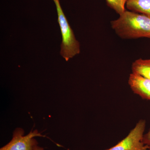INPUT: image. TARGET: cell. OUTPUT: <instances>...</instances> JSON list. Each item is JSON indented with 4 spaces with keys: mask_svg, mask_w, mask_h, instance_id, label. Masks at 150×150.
I'll list each match as a JSON object with an SVG mask.
<instances>
[{
    "mask_svg": "<svg viewBox=\"0 0 150 150\" xmlns=\"http://www.w3.org/2000/svg\"><path fill=\"white\" fill-rule=\"evenodd\" d=\"M146 126V121L140 120L124 139L115 146L105 150H148L147 146L142 142Z\"/></svg>",
    "mask_w": 150,
    "mask_h": 150,
    "instance_id": "obj_3",
    "label": "cell"
},
{
    "mask_svg": "<svg viewBox=\"0 0 150 150\" xmlns=\"http://www.w3.org/2000/svg\"><path fill=\"white\" fill-rule=\"evenodd\" d=\"M111 27L123 39L150 38V17L125 11L119 18L111 22Z\"/></svg>",
    "mask_w": 150,
    "mask_h": 150,
    "instance_id": "obj_1",
    "label": "cell"
},
{
    "mask_svg": "<svg viewBox=\"0 0 150 150\" xmlns=\"http://www.w3.org/2000/svg\"><path fill=\"white\" fill-rule=\"evenodd\" d=\"M126 6L132 11L150 17V0H127Z\"/></svg>",
    "mask_w": 150,
    "mask_h": 150,
    "instance_id": "obj_6",
    "label": "cell"
},
{
    "mask_svg": "<svg viewBox=\"0 0 150 150\" xmlns=\"http://www.w3.org/2000/svg\"><path fill=\"white\" fill-rule=\"evenodd\" d=\"M126 1L127 0H106V1L108 6L120 15L126 11L125 6Z\"/></svg>",
    "mask_w": 150,
    "mask_h": 150,
    "instance_id": "obj_8",
    "label": "cell"
},
{
    "mask_svg": "<svg viewBox=\"0 0 150 150\" xmlns=\"http://www.w3.org/2000/svg\"><path fill=\"white\" fill-rule=\"evenodd\" d=\"M128 83L134 93L143 99L150 100V79L132 73L129 77Z\"/></svg>",
    "mask_w": 150,
    "mask_h": 150,
    "instance_id": "obj_5",
    "label": "cell"
},
{
    "mask_svg": "<svg viewBox=\"0 0 150 150\" xmlns=\"http://www.w3.org/2000/svg\"><path fill=\"white\" fill-rule=\"evenodd\" d=\"M21 128H17L14 131L12 139L0 150H33L38 143L35 137H45L37 130L31 131L26 136Z\"/></svg>",
    "mask_w": 150,
    "mask_h": 150,
    "instance_id": "obj_4",
    "label": "cell"
},
{
    "mask_svg": "<svg viewBox=\"0 0 150 150\" xmlns=\"http://www.w3.org/2000/svg\"><path fill=\"white\" fill-rule=\"evenodd\" d=\"M53 1H54L55 2L56 1H59V0H53Z\"/></svg>",
    "mask_w": 150,
    "mask_h": 150,
    "instance_id": "obj_11",
    "label": "cell"
},
{
    "mask_svg": "<svg viewBox=\"0 0 150 150\" xmlns=\"http://www.w3.org/2000/svg\"><path fill=\"white\" fill-rule=\"evenodd\" d=\"M43 148L39 146H37L34 148L33 150H43Z\"/></svg>",
    "mask_w": 150,
    "mask_h": 150,
    "instance_id": "obj_10",
    "label": "cell"
},
{
    "mask_svg": "<svg viewBox=\"0 0 150 150\" xmlns=\"http://www.w3.org/2000/svg\"><path fill=\"white\" fill-rule=\"evenodd\" d=\"M131 69L132 73L150 79V59L136 60L132 64Z\"/></svg>",
    "mask_w": 150,
    "mask_h": 150,
    "instance_id": "obj_7",
    "label": "cell"
},
{
    "mask_svg": "<svg viewBox=\"0 0 150 150\" xmlns=\"http://www.w3.org/2000/svg\"><path fill=\"white\" fill-rule=\"evenodd\" d=\"M142 142L147 146L148 150H150V129L146 134H144Z\"/></svg>",
    "mask_w": 150,
    "mask_h": 150,
    "instance_id": "obj_9",
    "label": "cell"
},
{
    "mask_svg": "<svg viewBox=\"0 0 150 150\" xmlns=\"http://www.w3.org/2000/svg\"><path fill=\"white\" fill-rule=\"evenodd\" d=\"M54 2L58 14V23L62 33V43L60 54L67 62L79 54L80 44L76 39L73 30L61 7L59 1H56Z\"/></svg>",
    "mask_w": 150,
    "mask_h": 150,
    "instance_id": "obj_2",
    "label": "cell"
}]
</instances>
